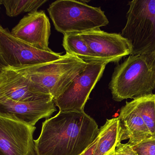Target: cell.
I'll list each match as a JSON object with an SVG mask.
<instances>
[{
	"label": "cell",
	"mask_w": 155,
	"mask_h": 155,
	"mask_svg": "<svg viewBox=\"0 0 155 155\" xmlns=\"http://www.w3.org/2000/svg\"><path fill=\"white\" fill-rule=\"evenodd\" d=\"M100 129L83 112L61 111L42 123L35 140L38 155H79L97 138Z\"/></svg>",
	"instance_id": "1"
},
{
	"label": "cell",
	"mask_w": 155,
	"mask_h": 155,
	"mask_svg": "<svg viewBox=\"0 0 155 155\" xmlns=\"http://www.w3.org/2000/svg\"><path fill=\"white\" fill-rule=\"evenodd\" d=\"M116 101L152 94L155 89V53L130 55L114 68L109 84Z\"/></svg>",
	"instance_id": "2"
},
{
	"label": "cell",
	"mask_w": 155,
	"mask_h": 155,
	"mask_svg": "<svg viewBox=\"0 0 155 155\" xmlns=\"http://www.w3.org/2000/svg\"><path fill=\"white\" fill-rule=\"evenodd\" d=\"M87 64L78 57L66 53L54 61L13 69L27 77L37 92L50 96L54 101L86 69Z\"/></svg>",
	"instance_id": "3"
},
{
	"label": "cell",
	"mask_w": 155,
	"mask_h": 155,
	"mask_svg": "<svg viewBox=\"0 0 155 155\" xmlns=\"http://www.w3.org/2000/svg\"><path fill=\"white\" fill-rule=\"evenodd\" d=\"M48 11L55 29L64 35L97 29L109 23L100 7L80 1L58 0L49 5Z\"/></svg>",
	"instance_id": "4"
},
{
	"label": "cell",
	"mask_w": 155,
	"mask_h": 155,
	"mask_svg": "<svg viewBox=\"0 0 155 155\" xmlns=\"http://www.w3.org/2000/svg\"><path fill=\"white\" fill-rule=\"evenodd\" d=\"M128 5L121 34L131 44V55L155 53V0H133Z\"/></svg>",
	"instance_id": "5"
},
{
	"label": "cell",
	"mask_w": 155,
	"mask_h": 155,
	"mask_svg": "<svg viewBox=\"0 0 155 155\" xmlns=\"http://www.w3.org/2000/svg\"><path fill=\"white\" fill-rule=\"evenodd\" d=\"M62 53L34 48L12 36L0 26V68L19 69L44 64L60 58Z\"/></svg>",
	"instance_id": "6"
},
{
	"label": "cell",
	"mask_w": 155,
	"mask_h": 155,
	"mask_svg": "<svg viewBox=\"0 0 155 155\" xmlns=\"http://www.w3.org/2000/svg\"><path fill=\"white\" fill-rule=\"evenodd\" d=\"M105 62L88 63L66 90L54 101L59 111L83 112L90 95L99 81L107 64Z\"/></svg>",
	"instance_id": "7"
},
{
	"label": "cell",
	"mask_w": 155,
	"mask_h": 155,
	"mask_svg": "<svg viewBox=\"0 0 155 155\" xmlns=\"http://www.w3.org/2000/svg\"><path fill=\"white\" fill-rule=\"evenodd\" d=\"M35 126L0 116V155H38Z\"/></svg>",
	"instance_id": "8"
},
{
	"label": "cell",
	"mask_w": 155,
	"mask_h": 155,
	"mask_svg": "<svg viewBox=\"0 0 155 155\" xmlns=\"http://www.w3.org/2000/svg\"><path fill=\"white\" fill-rule=\"evenodd\" d=\"M79 34L91 49L108 63L119 62L132 53L131 44L121 34L109 33L100 28Z\"/></svg>",
	"instance_id": "9"
},
{
	"label": "cell",
	"mask_w": 155,
	"mask_h": 155,
	"mask_svg": "<svg viewBox=\"0 0 155 155\" xmlns=\"http://www.w3.org/2000/svg\"><path fill=\"white\" fill-rule=\"evenodd\" d=\"M12 36L44 51H51L49 39L51 34L49 19L43 11L33 12L24 16L11 31Z\"/></svg>",
	"instance_id": "10"
},
{
	"label": "cell",
	"mask_w": 155,
	"mask_h": 155,
	"mask_svg": "<svg viewBox=\"0 0 155 155\" xmlns=\"http://www.w3.org/2000/svg\"><path fill=\"white\" fill-rule=\"evenodd\" d=\"M52 99L31 101H17L0 98V116L35 126L38 120L49 118L57 110Z\"/></svg>",
	"instance_id": "11"
},
{
	"label": "cell",
	"mask_w": 155,
	"mask_h": 155,
	"mask_svg": "<svg viewBox=\"0 0 155 155\" xmlns=\"http://www.w3.org/2000/svg\"><path fill=\"white\" fill-rule=\"evenodd\" d=\"M17 101L52 99L37 92L28 78L13 69L0 68V98Z\"/></svg>",
	"instance_id": "12"
},
{
	"label": "cell",
	"mask_w": 155,
	"mask_h": 155,
	"mask_svg": "<svg viewBox=\"0 0 155 155\" xmlns=\"http://www.w3.org/2000/svg\"><path fill=\"white\" fill-rule=\"evenodd\" d=\"M118 117L121 127V140L129 139L128 143L130 146L153 137L130 101L126 102L120 109Z\"/></svg>",
	"instance_id": "13"
},
{
	"label": "cell",
	"mask_w": 155,
	"mask_h": 155,
	"mask_svg": "<svg viewBox=\"0 0 155 155\" xmlns=\"http://www.w3.org/2000/svg\"><path fill=\"white\" fill-rule=\"evenodd\" d=\"M121 141V127L118 117L107 119L100 129L98 141L93 155H106Z\"/></svg>",
	"instance_id": "14"
},
{
	"label": "cell",
	"mask_w": 155,
	"mask_h": 155,
	"mask_svg": "<svg viewBox=\"0 0 155 155\" xmlns=\"http://www.w3.org/2000/svg\"><path fill=\"white\" fill-rule=\"evenodd\" d=\"M62 46L66 53L75 55L87 63L107 62L91 49L79 33L64 35Z\"/></svg>",
	"instance_id": "15"
},
{
	"label": "cell",
	"mask_w": 155,
	"mask_h": 155,
	"mask_svg": "<svg viewBox=\"0 0 155 155\" xmlns=\"http://www.w3.org/2000/svg\"><path fill=\"white\" fill-rule=\"evenodd\" d=\"M130 102L139 113L152 137H155V94L141 96Z\"/></svg>",
	"instance_id": "16"
},
{
	"label": "cell",
	"mask_w": 155,
	"mask_h": 155,
	"mask_svg": "<svg viewBox=\"0 0 155 155\" xmlns=\"http://www.w3.org/2000/svg\"><path fill=\"white\" fill-rule=\"evenodd\" d=\"M48 2L47 0H1L7 16L15 17L21 13L33 12Z\"/></svg>",
	"instance_id": "17"
},
{
	"label": "cell",
	"mask_w": 155,
	"mask_h": 155,
	"mask_svg": "<svg viewBox=\"0 0 155 155\" xmlns=\"http://www.w3.org/2000/svg\"><path fill=\"white\" fill-rule=\"evenodd\" d=\"M131 147L137 155H155V137L144 140Z\"/></svg>",
	"instance_id": "18"
},
{
	"label": "cell",
	"mask_w": 155,
	"mask_h": 155,
	"mask_svg": "<svg viewBox=\"0 0 155 155\" xmlns=\"http://www.w3.org/2000/svg\"><path fill=\"white\" fill-rule=\"evenodd\" d=\"M116 155H137L136 151L128 143L122 144L121 142L117 144L116 148Z\"/></svg>",
	"instance_id": "19"
},
{
	"label": "cell",
	"mask_w": 155,
	"mask_h": 155,
	"mask_svg": "<svg viewBox=\"0 0 155 155\" xmlns=\"http://www.w3.org/2000/svg\"><path fill=\"white\" fill-rule=\"evenodd\" d=\"M98 141V136L94 142L79 155H93Z\"/></svg>",
	"instance_id": "20"
},
{
	"label": "cell",
	"mask_w": 155,
	"mask_h": 155,
	"mask_svg": "<svg viewBox=\"0 0 155 155\" xmlns=\"http://www.w3.org/2000/svg\"><path fill=\"white\" fill-rule=\"evenodd\" d=\"M116 147H115L113 148L112 150H110L107 154H106V155H116Z\"/></svg>",
	"instance_id": "21"
}]
</instances>
